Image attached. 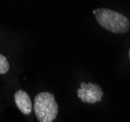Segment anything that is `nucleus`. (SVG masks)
Segmentation results:
<instances>
[{"mask_svg": "<svg viewBox=\"0 0 130 122\" xmlns=\"http://www.w3.org/2000/svg\"><path fill=\"white\" fill-rule=\"evenodd\" d=\"M98 24L112 33H126L130 29V22L122 14L107 8H98L93 11Z\"/></svg>", "mask_w": 130, "mask_h": 122, "instance_id": "f257e3e1", "label": "nucleus"}, {"mask_svg": "<svg viewBox=\"0 0 130 122\" xmlns=\"http://www.w3.org/2000/svg\"><path fill=\"white\" fill-rule=\"evenodd\" d=\"M33 109L39 122H52L58 115V104L50 92H41L34 98Z\"/></svg>", "mask_w": 130, "mask_h": 122, "instance_id": "f03ea898", "label": "nucleus"}, {"mask_svg": "<svg viewBox=\"0 0 130 122\" xmlns=\"http://www.w3.org/2000/svg\"><path fill=\"white\" fill-rule=\"evenodd\" d=\"M77 96L83 103H96L102 101L103 91L98 84L81 82L79 89H77Z\"/></svg>", "mask_w": 130, "mask_h": 122, "instance_id": "7ed1b4c3", "label": "nucleus"}, {"mask_svg": "<svg viewBox=\"0 0 130 122\" xmlns=\"http://www.w3.org/2000/svg\"><path fill=\"white\" fill-rule=\"evenodd\" d=\"M14 98H15V103L18 109L21 110V112L26 115L30 114L32 110V104H31V100L26 91L18 90L15 93Z\"/></svg>", "mask_w": 130, "mask_h": 122, "instance_id": "20e7f679", "label": "nucleus"}, {"mask_svg": "<svg viewBox=\"0 0 130 122\" xmlns=\"http://www.w3.org/2000/svg\"><path fill=\"white\" fill-rule=\"evenodd\" d=\"M10 68L9 63L5 58V56H3L2 54H0V74H5L8 72Z\"/></svg>", "mask_w": 130, "mask_h": 122, "instance_id": "39448f33", "label": "nucleus"}, {"mask_svg": "<svg viewBox=\"0 0 130 122\" xmlns=\"http://www.w3.org/2000/svg\"><path fill=\"white\" fill-rule=\"evenodd\" d=\"M129 59H130V50H129Z\"/></svg>", "mask_w": 130, "mask_h": 122, "instance_id": "423d86ee", "label": "nucleus"}]
</instances>
